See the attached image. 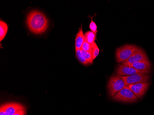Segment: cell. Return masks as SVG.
Segmentation results:
<instances>
[{
	"instance_id": "6da1fadb",
	"label": "cell",
	"mask_w": 154,
	"mask_h": 115,
	"mask_svg": "<svg viewBox=\"0 0 154 115\" xmlns=\"http://www.w3.org/2000/svg\"><path fill=\"white\" fill-rule=\"evenodd\" d=\"M26 24L32 32L40 34L46 31L48 27V22L43 13L38 10H33L28 14Z\"/></svg>"
},
{
	"instance_id": "7a4b0ae2",
	"label": "cell",
	"mask_w": 154,
	"mask_h": 115,
	"mask_svg": "<svg viewBox=\"0 0 154 115\" xmlns=\"http://www.w3.org/2000/svg\"><path fill=\"white\" fill-rule=\"evenodd\" d=\"M125 87L123 80L118 76H112L108 83V91L111 97H113Z\"/></svg>"
},
{
	"instance_id": "3957f363",
	"label": "cell",
	"mask_w": 154,
	"mask_h": 115,
	"mask_svg": "<svg viewBox=\"0 0 154 115\" xmlns=\"http://www.w3.org/2000/svg\"><path fill=\"white\" fill-rule=\"evenodd\" d=\"M112 98L117 101L125 103L135 102L137 100L136 96L128 86H125L119 92L112 97Z\"/></svg>"
},
{
	"instance_id": "277c9868",
	"label": "cell",
	"mask_w": 154,
	"mask_h": 115,
	"mask_svg": "<svg viewBox=\"0 0 154 115\" xmlns=\"http://www.w3.org/2000/svg\"><path fill=\"white\" fill-rule=\"evenodd\" d=\"M137 46L127 45L117 48L116 52V60L118 63L123 62L129 58L135 51Z\"/></svg>"
},
{
	"instance_id": "5b68a950",
	"label": "cell",
	"mask_w": 154,
	"mask_h": 115,
	"mask_svg": "<svg viewBox=\"0 0 154 115\" xmlns=\"http://www.w3.org/2000/svg\"><path fill=\"white\" fill-rule=\"evenodd\" d=\"M150 71H138L131 66L121 64L118 66L116 72L117 76L127 77L137 74H148Z\"/></svg>"
},
{
	"instance_id": "8992f818",
	"label": "cell",
	"mask_w": 154,
	"mask_h": 115,
	"mask_svg": "<svg viewBox=\"0 0 154 115\" xmlns=\"http://www.w3.org/2000/svg\"><path fill=\"white\" fill-rule=\"evenodd\" d=\"M119 77L123 80L125 86L133 84L147 82L150 79V76L148 74H137L127 77Z\"/></svg>"
},
{
	"instance_id": "52a82bcc",
	"label": "cell",
	"mask_w": 154,
	"mask_h": 115,
	"mask_svg": "<svg viewBox=\"0 0 154 115\" xmlns=\"http://www.w3.org/2000/svg\"><path fill=\"white\" fill-rule=\"evenodd\" d=\"M146 60H149V59L144 50L137 47L133 54L127 60L122 62V64L124 65H129L136 62Z\"/></svg>"
},
{
	"instance_id": "ba28073f",
	"label": "cell",
	"mask_w": 154,
	"mask_h": 115,
	"mask_svg": "<svg viewBox=\"0 0 154 115\" xmlns=\"http://www.w3.org/2000/svg\"><path fill=\"white\" fill-rule=\"evenodd\" d=\"M149 84V82H147L131 84L128 87L133 92L137 98H141L147 90Z\"/></svg>"
},
{
	"instance_id": "9c48e42d",
	"label": "cell",
	"mask_w": 154,
	"mask_h": 115,
	"mask_svg": "<svg viewBox=\"0 0 154 115\" xmlns=\"http://www.w3.org/2000/svg\"><path fill=\"white\" fill-rule=\"evenodd\" d=\"M1 108L3 109L7 115H14L19 111L26 110V107L23 104L18 103H7L2 104Z\"/></svg>"
},
{
	"instance_id": "30bf717a",
	"label": "cell",
	"mask_w": 154,
	"mask_h": 115,
	"mask_svg": "<svg viewBox=\"0 0 154 115\" xmlns=\"http://www.w3.org/2000/svg\"><path fill=\"white\" fill-rule=\"evenodd\" d=\"M126 65L131 66L138 71H150L151 69V64L149 60H143Z\"/></svg>"
},
{
	"instance_id": "8fae6325",
	"label": "cell",
	"mask_w": 154,
	"mask_h": 115,
	"mask_svg": "<svg viewBox=\"0 0 154 115\" xmlns=\"http://www.w3.org/2000/svg\"><path fill=\"white\" fill-rule=\"evenodd\" d=\"M85 41V38L83 32L82 26L79 28L78 32L76 35L75 38V50L81 49L84 42Z\"/></svg>"
},
{
	"instance_id": "7c38bea8",
	"label": "cell",
	"mask_w": 154,
	"mask_h": 115,
	"mask_svg": "<svg viewBox=\"0 0 154 115\" xmlns=\"http://www.w3.org/2000/svg\"><path fill=\"white\" fill-rule=\"evenodd\" d=\"M84 35H85V40L93 46L94 44H95L96 33L93 32L91 31H88L84 34Z\"/></svg>"
},
{
	"instance_id": "4fadbf2b",
	"label": "cell",
	"mask_w": 154,
	"mask_h": 115,
	"mask_svg": "<svg viewBox=\"0 0 154 115\" xmlns=\"http://www.w3.org/2000/svg\"><path fill=\"white\" fill-rule=\"evenodd\" d=\"M8 30V25L3 21H0V41H2V40L6 36V34Z\"/></svg>"
},
{
	"instance_id": "5bb4252c",
	"label": "cell",
	"mask_w": 154,
	"mask_h": 115,
	"mask_svg": "<svg viewBox=\"0 0 154 115\" xmlns=\"http://www.w3.org/2000/svg\"><path fill=\"white\" fill-rule=\"evenodd\" d=\"M75 52H76V57L80 63H82L84 65H89V63L85 59V57H84L81 53V49L75 50Z\"/></svg>"
},
{
	"instance_id": "9a60e30c",
	"label": "cell",
	"mask_w": 154,
	"mask_h": 115,
	"mask_svg": "<svg viewBox=\"0 0 154 115\" xmlns=\"http://www.w3.org/2000/svg\"><path fill=\"white\" fill-rule=\"evenodd\" d=\"M81 52L84 57H85V59L87 60L88 63L90 64H92L93 62V59L92 58V52H87L81 49Z\"/></svg>"
},
{
	"instance_id": "2e32d148",
	"label": "cell",
	"mask_w": 154,
	"mask_h": 115,
	"mask_svg": "<svg viewBox=\"0 0 154 115\" xmlns=\"http://www.w3.org/2000/svg\"><path fill=\"white\" fill-rule=\"evenodd\" d=\"M93 47V46L89 44V42H87L85 40V41L84 42L81 49L84 50L85 51L91 52H92Z\"/></svg>"
},
{
	"instance_id": "e0dca14e",
	"label": "cell",
	"mask_w": 154,
	"mask_h": 115,
	"mask_svg": "<svg viewBox=\"0 0 154 115\" xmlns=\"http://www.w3.org/2000/svg\"><path fill=\"white\" fill-rule=\"evenodd\" d=\"M99 52H100V49L98 47L97 44L95 43L93 45L92 51V58H93V60L97 57L98 55L99 54Z\"/></svg>"
},
{
	"instance_id": "ac0fdd59",
	"label": "cell",
	"mask_w": 154,
	"mask_h": 115,
	"mask_svg": "<svg viewBox=\"0 0 154 115\" xmlns=\"http://www.w3.org/2000/svg\"><path fill=\"white\" fill-rule=\"evenodd\" d=\"M89 27L91 32L95 33H97V27L96 23L93 21L92 19L91 20V23L89 25Z\"/></svg>"
},
{
	"instance_id": "d6986e66",
	"label": "cell",
	"mask_w": 154,
	"mask_h": 115,
	"mask_svg": "<svg viewBox=\"0 0 154 115\" xmlns=\"http://www.w3.org/2000/svg\"><path fill=\"white\" fill-rule=\"evenodd\" d=\"M26 110H20L17 112L16 114H14V115H26Z\"/></svg>"
},
{
	"instance_id": "ffe728a7",
	"label": "cell",
	"mask_w": 154,
	"mask_h": 115,
	"mask_svg": "<svg viewBox=\"0 0 154 115\" xmlns=\"http://www.w3.org/2000/svg\"><path fill=\"white\" fill-rule=\"evenodd\" d=\"M0 115H7L6 112L2 109L1 108L0 110Z\"/></svg>"
}]
</instances>
